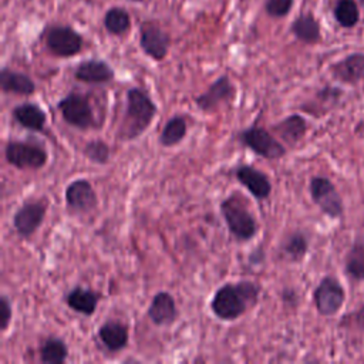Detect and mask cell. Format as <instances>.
Here are the masks:
<instances>
[{"instance_id":"6da1fadb","label":"cell","mask_w":364,"mask_h":364,"mask_svg":"<svg viewBox=\"0 0 364 364\" xmlns=\"http://www.w3.org/2000/svg\"><path fill=\"white\" fill-rule=\"evenodd\" d=\"M260 286L252 280L223 283L210 299L212 313L222 321H235L259 303Z\"/></svg>"},{"instance_id":"7a4b0ae2","label":"cell","mask_w":364,"mask_h":364,"mask_svg":"<svg viewBox=\"0 0 364 364\" xmlns=\"http://www.w3.org/2000/svg\"><path fill=\"white\" fill-rule=\"evenodd\" d=\"M158 107L152 97L141 87H131L125 92V111L122 114L117 136L121 141L139 138L156 117Z\"/></svg>"},{"instance_id":"3957f363","label":"cell","mask_w":364,"mask_h":364,"mask_svg":"<svg viewBox=\"0 0 364 364\" xmlns=\"http://www.w3.org/2000/svg\"><path fill=\"white\" fill-rule=\"evenodd\" d=\"M219 212L225 220L229 233L240 243L250 242L259 230L255 215L249 210L245 199L233 192L219 203Z\"/></svg>"},{"instance_id":"277c9868","label":"cell","mask_w":364,"mask_h":364,"mask_svg":"<svg viewBox=\"0 0 364 364\" xmlns=\"http://www.w3.org/2000/svg\"><path fill=\"white\" fill-rule=\"evenodd\" d=\"M57 109L64 122L75 129L87 131L101 127V121L95 118L90 94L71 91L57 101Z\"/></svg>"},{"instance_id":"5b68a950","label":"cell","mask_w":364,"mask_h":364,"mask_svg":"<svg viewBox=\"0 0 364 364\" xmlns=\"http://www.w3.org/2000/svg\"><path fill=\"white\" fill-rule=\"evenodd\" d=\"M236 139L255 155L267 161H277L287 152L286 145L277 139L274 134L263 127L250 125L239 131L236 134Z\"/></svg>"},{"instance_id":"8992f818","label":"cell","mask_w":364,"mask_h":364,"mask_svg":"<svg viewBox=\"0 0 364 364\" xmlns=\"http://www.w3.org/2000/svg\"><path fill=\"white\" fill-rule=\"evenodd\" d=\"M46 48L58 58H70L81 53L84 37L67 24H53L44 30Z\"/></svg>"},{"instance_id":"52a82bcc","label":"cell","mask_w":364,"mask_h":364,"mask_svg":"<svg viewBox=\"0 0 364 364\" xmlns=\"http://www.w3.org/2000/svg\"><path fill=\"white\" fill-rule=\"evenodd\" d=\"M4 158L9 165L20 171H38L47 161V151L33 142L9 141L4 146Z\"/></svg>"},{"instance_id":"ba28073f","label":"cell","mask_w":364,"mask_h":364,"mask_svg":"<svg viewBox=\"0 0 364 364\" xmlns=\"http://www.w3.org/2000/svg\"><path fill=\"white\" fill-rule=\"evenodd\" d=\"M48 210V199H27L13 215V228L18 237L30 239L46 219Z\"/></svg>"},{"instance_id":"9c48e42d","label":"cell","mask_w":364,"mask_h":364,"mask_svg":"<svg viewBox=\"0 0 364 364\" xmlns=\"http://www.w3.org/2000/svg\"><path fill=\"white\" fill-rule=\"evenodd\" d=\"M309 191L313 202L324 215L333 219L343 215V199L328 178L313 176L309 183Z\"/></svg>"},{"instance_id":"30bf717a","label":"cell","mask_w":364,"mask_h":364,"mask_svg":"<svg viewBox=\"0 0 364 364\" xmlns=\"http://www.w3.org/2000/svg\"><path fill=\"white\" fill-rule=\"evenodd\" d=\"M346 293L340 282L331 276H326L320 280L313 291L314 306L318 314L324 317L334 316L343 306Z\"/></svg>"},{"instance_id":"8fae6325","label":"cell","mask_w":364,"mask_h":364,"mask_svg":"<svg viewBox=\"0 0 364 364\" xmlns=\"http://www.w3.org/2000/svg\"><path fill=\"white\" fill-rule=\"evenodd\" d=\"M235 95V84L228 74H222L202 94L196 95L193 101L202 112H213L220 105L230 102Z\"/></svg>"},{"instance_id":"7c38bea8","label":"cell","mask_w":364,"mask_h":364,"mask_svg":"<svg viewBox=\"0 0 364 364\" xmlns=\"http://www.w3.org/2000/svg\"><path fill=\"white\" fill-rule=\"evenodd\" d=\"M67 209L74 213H88L98 205V196L92 183L85 178L71 181L64 191Z\"/></svg>"},{"instance_id":"4fadbf2b","label":"cell","mask_w":364,"mask_h":364,"mask_svg":"<svg viewBox=\"0 0 364 364\" xmlns=\"http://www.w3.org/2000/svg\"><path fill=\"white\" fill-rule=\"evenodd\" d=\"M235 179L257 200H266L272 193V182L269 176L249 164H240L233 171Z\"/></svg>"},{"instance_id":"5bb4252c","label":"cell","mask_w":364,"mask_h":364,"mask_svg":"<svg viewBox=\"0 0 364 364\" xmlns=\"http://www.w3.org/2000/svg\"><path fill=\"white\" fill-rule=\"evenodd\" d=\"M139 47L154 61H162L171 47V36L156 24L144 23L139 33Z\"/></svg>"},{"instance_id":"9a60e30c","label":"cell","mask_w":364,"mask_h":364,"mask_svg":"<svg viewBox=\"0 0 364 364\" xmlns=\"http://www.w3.org/2000/svg\"><path fill=\"white\" fill-rule=\"evenodd\" d=\"M178 314L179 311H178L176 300L172 296V293L166 290H161L155 293L146 310V316L149 321L158 327L173 324L175 320L178 318Z\"/></svg>"},{"instance_id":"2e32d148","label":"cell","mask_w":364,"mask_h":364,"mask_svg":"<svg viewBox=\"0 0 364 364\" xmlns=\"http://www.w3.org/2000/svg\"><path fill=\"white\" fill-rule=\"evenodd\" d=\"M74 78L84 84L101 85L111 82L115 78V71L105 60L88 58L75 67Z\"/></svg>"},{"instance_id":"e0dca14e","label":"cell","mask_w":364,"mask_h":364,"mask_svg":"<svg viewBox=\"0 0 364 364\" xmlns=\"http://www.w3.org/2000/svg\"><path fill=\"white\" fill-rule=\"evenodd\" d=\"M97 340L108 353H119L128 346L129 327L119 320H107L97 330Z\"/></svg>"},{"instance_id":"ac0fdd59","label":"cell","mask_w":364,"mask_h":364,"mask_svg":"<svg viewBox=\"0 0 364 364\" xmlns=\"http://www.w3.org/2000/svg\"><path fill=\"white\" fill-rule=\"evenodd\" d=\"M13 119L24 129L33 132H44L47 124V115L44 109L36 102L26 101L16 105L11 109Z\"/></svg>"},{"instance_id":"d6986e66","label":"cell","mask_w":364,"mask_h":364,"mask_svg":"<svg viewBox=\"0 0 364 364\" xmlns=\"http://www.w3.org/2000/svg\"><path fill=\"white\" fill-rule=\"evenodd\" d=\"M100 300L101 293L82 286H75L64 294V303L67 304V307L87 317L95 313Z\"/></svg>"},{"instance_id":"ffe728a7","label":"cell","mask_w":364,"mask_h":364,"mask_svg":"<svg viewBox=\"0 0 364 364\" xmlns=\"http://www.w3.org/2000/svg\"><path fill=\"white\" fill-rule=\"evenodd\" d=\"M331 75L344 84H357L364 80V54L354 53L330 67Z\"/></svg>"},{"instance_id":"44dd1931","label":"cell","mask_w":364,"mask_h":364,"mask_svg":"<svg viewBox=\"0 0 364 364\" xmlns=\"http://www.w3.org/2000/svg\"><path fill=\"white\" fill-rule=\"evenodd\" d=\"M273 134L289 146H296L307 132V121L300 114H290L272 125Z\"/></svg>"},{"instance_id":"7402d4cb","label":"cell","mask_w":364,"mask_h":364,"mask_svg":"<svg viewBox=\"0 0 364 364\" xmlns=\"http://www.w3.org/2000/svg\"><path fill=\"white\" fill-rule=\"evenodd\" d=\"M0 88L4 94L30 97L36 92L37 85L30 75L3 67L0 70Z\"/></svg>"},{"instance_id":"603a6c76","label":"cell","mask_w":364,"mask_h":364,"mask_svg":"<svg viewBox=\"0 0 364 364\" xmlns=\"http://www.w3.org/2000/svg\"><path fill=\"white\" fill-rule=\"evenodd\" d=\"M290 31L304 44H317L321 40L320 24L311 13H301L297 16L290 26Z\"/></svg>"},{"instance_id":"cb8c5ba5","label":"cell","mask_w":364,"mask_h":364,"mask_svg":"<svg viewBox=\"0 0 364 364\" xmlns=\"http://www.w3.org/2000/svg\"><path fill=\"white\" fill-rule=\"evenodd\" d=\"M38 357L44 364H63L68 358V346L55 336H48L38 346Z\"/></svg>"},{"instance_id":"d4e9b609","label":"cell","mask_w":364,"mask_h":364,"mask_svg":"<svg viewBox=\"0 0 364 364\" xmlns=\"http://www.w3.org/2000/svg\"><path fill=\"white\" fill-rule=\"evenodd\" d=\"M188 134V121L183 115L171 117L159 134L158 142L164 148H172L182 142Z\"/></svg>"},{"instance_id":"484cf974","label":"cell","mask_w":364,"mask_h":364,"mask_svg":"<svg viewBox=\"0 0 364 364\" xmlns=\"http://www.w3.org/2000/svg\"><path fill=\"white\" fill-rule=\"evenodd\" d=\"M280 252L287 260L293 263L301 262L309 252L307 236L300 230L289 233L280 243Z\"/></svg>"},{"instance_id":"4316f807","label":"cell","mask_w":364,"mask_h":364,"mask_svg":"<svg viewBox=\"0 0 364 364\" xmlns=\"http://www.w3.org/2000/svg\"><path fill=\"white\" fill-rule=\"evenodd\" d=\"M104 28L112 36H124L131 28V16L122 7H111L105 11L102 20Z\"/></svg>"},{"instance_id":"83f0119b","label":"cell","mask_w":364,"mask_h":364,"mask_svg":"<svg viewBox=\"0 0 364 364\" xmlns=\"http://www.w3.org/2000/svg\"><path fill=\"white\" fill-rule=\"evenodd\" d=\"M333 14L336 21L344 28L354 27L360 20V9L354 0H337Z\"/></svg>"},{"instance_id":"f1b7e54d","label":"cell","mask_w":364,"mask_h":364,"mask_svg":"<svg viewBox=\"0 0 364 364\" xmlns=\"http://www.w3.org/2000/svg\"><path fill=\"white\" fill-rule=\"evenodd\" d=\"M346 272L354 280H364V243L355 242L346 256Z\"/></svg>"},{"instance_id":"f546056e","label":"cell","mask_w":364,"mask_h":364,"mask_svg":"<svg viewBox=\"0 0 364 364\" xmlns=\"http://www.w3.org/2000/svg\"><path fill=\"white\" fill-rule=\"evenodd\" d=\"M82 155L94 162V164H98V165H105L109 162V156H111V149H109V145L97 138V139H91L88 141L84 148H82Z\"/></svg>"},{"instance_id":"4dcf8cb0","label":"cell","mask_w":364,"mask_h":364,"mask_svg":"<svg viewBox=\"0 0 364 364\" xmlns=\"http://www.w3.org/2000/svg\"><path fill=\"white\" fill-rule=\"evenodd\" d=\"M293 3L294 0H266L264 11L273 18H282L290 13Z\"/></svg>"},{"instance_id":"1f68e13d","label":"cell","mask_w":364,"mask_h":364,"mask_svg":"<svg viewBox=\"0 0 364 364\" xmlns=\"http://www.w3.org/2000/svg\"><path fill=\"white\" fill-rule=\"evenodd\" d=\"M11 316H13L11 303L6 294H1L0 296V330H1V333L7 331V328L11 323Z\"/></svg>"},{"instance_id":"d6a6232c","label":"cell","mask_w":364,"mask_h":364,"mask_svg":"<svg viewBox=\"0 0 364 364\" xmlns=\"http://www.w3.org/2000/svg\"><path fill=\"white\" fill-rule=\"evenodd\" d=\"M280 299L286 306H296L297 304V291L291 287H284L280 293Z\"/></svg>"},{"instance_id":"836d02e7","label":"cell","mask_w":364,"mask_h":364,"mask_svg":"<svg viewBox=\"0 0 364 364\" xmlns=\"http://www.w3.org/2000/svg\"><path fill=\"white\" fill-rule=\"evenodd\" d=\"M264 260V250L262 246L256 247L250 255H249V263L250 264H260Z\"/></svg>"},{"instance_id":"e575fe53","label":"cell","mask_w":364,"mask_h":364,"mask_svg":"<svg viewBox=\"0 0 364 364\" xmlns=\"http://www.w3.org/2000/svg\"><path fill=\"white\" fill-rule=\"evenodd\" d=\"M355 323L361 331H364V304L355 311Z\"/></svg>"}]
</instances>
